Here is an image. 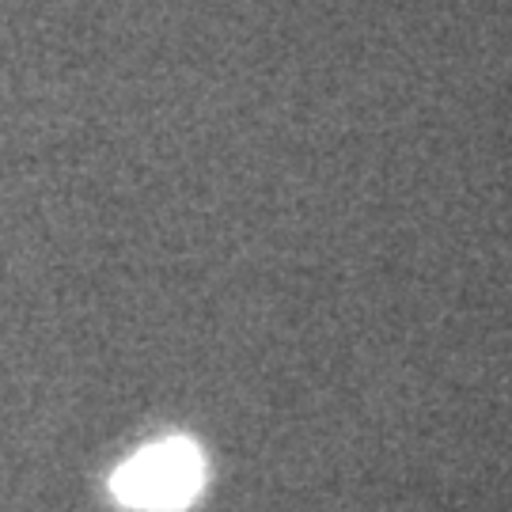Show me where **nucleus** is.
Segmentation results:
<instances>
[{
  "instance_id": "1",
  "label": "nucleus",
  "mask_w": 512,
  "mask_h": 512,
  "mask_svg": "<svg viewBox=\"0 0 512 512\" xmlns=\"http://www.w3.org/2000/svg\"><path fill=\"white\" fill-rule=\"evenodd\" d=\"M205 486V456L194 440L167 437L129 456L114 478L110 494L126 509L175 512L186 509Z\"/></svg>"
}]
</instances>
